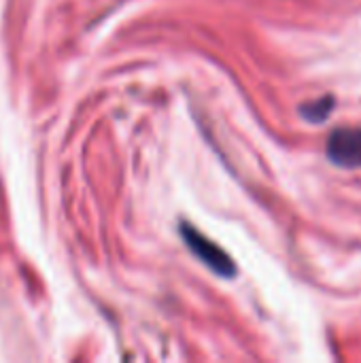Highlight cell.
<instances>
[{
	"label": "cell",
	"instance_id": "obj_2",
	"mask_svg": "<svg viewBox=\"0 0 361 363\" xmlns=\"http://www.w3.org/2000/svg\"><path fill=\"white\" fill-rule=\"evenodd\" d=\"M328 160L345 170L361 168V128H336L326 143Z\"/></svg>",
	"mask_w": 361,
	"mask_h": 363
},
{
	"label": "cell",
	"instance_id": "obj_1",
	"mask_svg": "<svg viewBox=\"0 0 361 363\" xmlns=\"http://www.w3.org/2000/svg\"><path fill=\"white\" fill-rule=\"evenodd\" d=\"M181 236L187 245V249L217 277L221 279H232L236 277V264L234 259L221 249L217 247L211 238H206L204 234H200L191 223H181Z\"/></svg>",
	"mask_w": 361,
	"mask_h": 363
},
{
	"label": "cell",
	"instance_id": "obj_3",
	"mask_svg": "<svg viewBox=\"0 0 361 363\" xmlns=\"http://www.w3.org/2000/svg\"><path fill=\"white\" fill-rule=\"evenodd\" d=\"M334 104H336L334 96H321L317 100L300 104V115H302V119H306L311 123H323L332 115Z\"/></svg>",
	"mask_w": 361,
	"mask_h": 363
}]
</instances>
